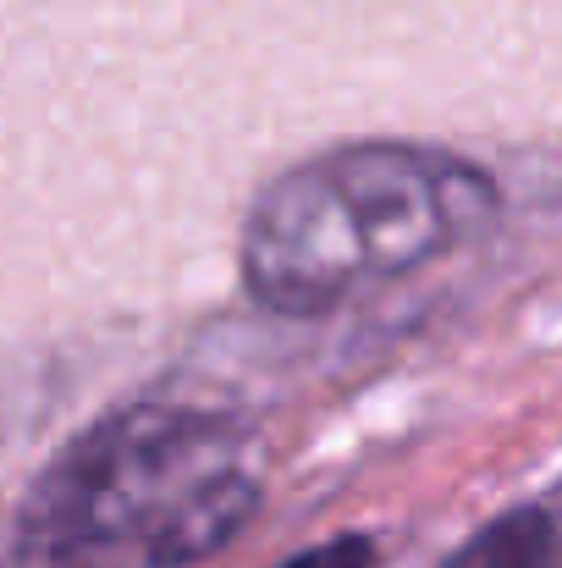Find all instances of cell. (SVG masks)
I'll return each instance as SVG.
<instances>
[{"label":"cell","instance_id":"1","mask_svg":"<svg viewBox=\"0 0 562 568\" xmlns=\"http://www.w3.org/2000/svg\"><path fill=\"white\" fill-rule=\"evenodd\" d=\"M491 204V183L452 155L354 144L259 193L243 232V282L282 315H320L419 271L474 232Z\"/></svg>","mask_w":562,"mask_h":568},{"label":"cell","instance_id":"2","mask_svg":"<svg viewBox=\"0 0 562 568\" xmlns=\"http://www.w3.org/2000/svg\"><path fill=\"white\" fill-rule=\"evenodd\" d=\"M254 480L215 419L139 408L83 436L28 497L22 541L55 568H183L254 514Z\"/></svg>","mask_w":562,"mask_h":568},{"label":"cell","instance_id":"3","mask_svg":"<svg viewBox=\"0 0 562 568\" xmlns=\"http://www.w3.org/2000/svg\"><path fill=\"white\" fill-rule=\"evenodd\" d=\"M552 552V519L541 508L502 514L474 541H463L441 568H541Z\"/></svg>","mask_w":562,"mask_h":568},{"label":"cell","instance_id":"4","mask_svg":"<svg viewBox=\"0 0 562 568\" xmlns=\"http://www.w3.org/2000/svg\"><path fill=\"white\" fill-rule=\"evenodd\" d=\"M282 568H375V547L365 536H343V541H326V547H315Z\"/></svg>","mask_w":562,"mask_h":568}]
</instances>
